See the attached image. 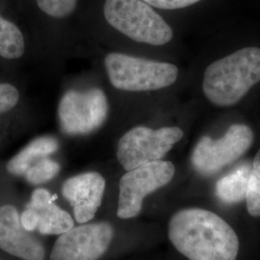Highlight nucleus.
<instances>
[{
    "label": "nucleus",
    "mask_w": 260,
    "mask_h": 260,
    "mask_svg": "<svg viewBox=\"0 0 260 260\" xmlns=\"http://www.w3.org/2000/svg\"><path fill=\"white\" fill-rule=\"evenodd\" d=\"M169 239L189 260H236L239 240L219 215L202 208H185L169 223Z\"/></svg>",
    "instance_id": "f257e3e1"
},
{
    "label": "nucleus",
    "mask_w": 260,
    "mask_h": 260,
    "mask_svg": "<svg viewBox=\"0 0 260 260\" xmlns=\"http://www.w3.org/2000/svg\"><path fill=\"white\" fill-rule=\"evenodd\" d=\"M260 81V48L246 47L215 61L205 70L203 89L210 103L232 106Z\"/></svg>",
    "instance_id": "f03ea898"
},
{
    "label": "nucleus",
    "mask_w": 260,
    "mask_h": 260,
    "mask_svg": "<svg viewBox=\"0 0 260 260\" xmlns=\"http://www.w3.org/2000/svg\"><path fill=\"white\" fill-rule=\"evenodd\" d=\"M103 13L112 27L138 43L163 46L174 36L170 25L144 0H105Z\"/></svg>",
    "instance_id": "7ed1b4c3"
},
{
    "label": "nucleus",
    "mask_w": 260,
    "mask_h": 260,
    "mask_svg": "<svg viewBox=\"0 0 260 260\" xmlns=\"http://www.w3.org/2000/svg\"><path fill=\"white\" fill-rule=\"evenodd\" d=\"M104 66L110 83L125 92L155 91L177 81V66L139 57L112 52L106 55Z\"/></svg>",
    "instance_id": "20e7f679"
},
{
    "label": "nucleus",
    "mask_w": 260,
    "mask_h": 260,
    "mask_svg": "<svg viewBox=\"0 0 260 260\" xmlns=\"http://www.w3.org/2000/svg\"><path fill=\"white\" fill-rule=\"evenodd\" d=\"M183 137V131L177 126L151 129L136 126L121 137L117 148V158L125 171L162 160Z\"/></svg>",
    "instance_id": "39448f33"
},
{
    "label": "nucleus",
    "mask_w": 260,
    "mask_h": 260,
    "mask_svg": "<svg viewBox=\"0 0 260 260\" xmlns=\"http://www.w3.org/2000/svg\"><path fill=\"white\" fill-rule=\"evenodd\" d=\"M108 112L109 103L103 90H70L59 103L58 118L66 134L87 135L103 126Z\"/></svg>",
    "instance_id": "423d86ee"
},
{
    "label": "nucleus",
    "mask_w": 260,
    "mask_h": 260,
    "mask_svg": "<svg viewBox=\"0 0 260 260\" xmlns=\"http://www.w3.org/2000/svg\"><path fill=\"white\" fill-rule=\"evenodd\" d=\"M176 168L170 161L158 160L126 171L119 184L117 214L121 219L139 215L147 196L167 185L175 176Z\"/></svg>",
    "instance_id": "0eeeda50"
},
{
    "label": "nucleus",
    "mask_w": 260,
    "mask_h": 260,
    "mask_svg": "<svg viewBox=\"0 0 260 260\" xmlns=\"http://www.w3.org/2000/svg\"><path fill=\"white\" fill-rule=\"evenodd\" d=\"M253 133L245 124L232 125L219 139L202 137L192 153V165L203 176H211L243 156L251 148Z\"/></svg>",
    "instance_id": "6e6552de"
},
{
    "label": "nucleus",
    "mask_w": 260,
    "mask_h": 260,
    "mask_svg": "<svg viewBox=\"0 0 260 260\" xmlns=\"http://www.w3.org/2000/svg\"><path fill=\"white\" fill-rule=\"evenodd\" d=\"M114 237L110 223H85L58 237L50 260H99L109 249Z\"/></svg>",
    "instance_id": "1a4fd4ad"
},
{
    "label": "nucleus",
    "mask_w": 260,
    "mask_h": 260,
    "mask_svg": "<svg viewBox=\"0 0 260 260\" xmlns=\"http://www.w3.org/2000/svg\"><path fill=\"white\" fill-rule=\"evenodd\" d=\"M106 182L96 172L70 177L62 186V194L73 206L75 221L85 223L93 220L103 204Z\"/></svg>",
    "instance_id": "9d476101"
},
{
    "label": "nucleus",
    "mask_w": 260,
    "mask_h": 260,
    "mask_svg": "<svg viewBox=\"0 0 260 260\" xmlns=\"http://www.w3.org/2000/svg\"><path fill=\"white\" fill-rule=\"evenodd\" d=\"M0 250L22 260H44L46 256L44 245L23 229L13 205L0 206Z\"/></svg>",
    "instance_id": "9b49d317"
},
{
    "label": "nucleus",
    "mask_w": 260,
    "mask_h": 260,
    "mask_svg": "<svg viewBox=\"0 0 260 260\" xmlns=\"http://www.w3.org/2000/svg\"><path fill=\"white\" fill-rule=\"evenodd\" d=\"M58 141L52 136H43L31 141L24 149L7 163L8 173L16 177H23L29 168L42 158L48 157L57 151Z\"/></svg>",
    "instance_id": "f8f14e48"
},
{
    "label": "nucleus",
    "mask_w": 260,
    "mask_h": 260,
    "mask_svg": "<svg viewBox=\"0 0 260 260\" xmlns=\"http://www.w3.org/2000/svg\"><path fill=\"white\" fill-rule=\"evenodd\" d=\"M251 168L249 164H243L218 180L215 194L222 203L233 205L246 200Z\"/></svg>",
    "instance_id": "ddd939ff"
},
{
    "label": "nucleus",
    "mask_w": 260,
    "mask_h": 260,
    "mask_svg": "<svg viewBox=\"0 0 260 260\" xmlns=\"http://www.w3.org/2000/svg\"><path fill=\"white\" fill-rule=\"evenodd\" d=\"M35 211L39 214L37 230L42 234L61 235L75 226L72 216L56 205L54 202Z\"/></svg>",
    "instance_id": "4468645a"
},
{
    "label": "nucleus",
    "mask_w": 260,
    "mask_h": 260,
    "mask_svg": "<svg viewBox=\"0 0 260 260\" xmlns=\"http://www.w3.org/2000/svg\"><path fill=\"white\" fill-rule=\"evenodd\" d=\"M25 41L19 28L0 16V56L19 59L24 54Z\"/></svg>",
    "instance_id": "2eb2a0df"
},
{
    "label": "nucleus",
    "mask_w": 260,
    "mask_h": 260,
    "mask_svg": "<svg viewBox=\"0 0 260 260\" xmlns=\"http://www.w3.org/2000/svg\"><path fill=\"white\" fill-rule=\"evenodd\" d=\"M60 169L61 166L58 162L50 158H42L28 169L23 177L28 183L39 185L53 179L59 174Z\"/></svg>",
    "instance_id": "dca6fc26"
},
{
    "label": "nucleus",
    "mask_w": 260,
    "mask_h": 260,
    "mask_svg": "<svg viewBox=\"0 0 260 260\" xmlns=\"http://www.w3.org/2000/svg\"><path fill=\"white\" fill-rule=\"evenodd\" d=\"M246 203L249 214L260 217V149L251 164Z\"/></svg>",
    "instance_id": "f3484780"
},
{
    "label": "nucleus",
    "mask_w": 260,
    "mask_h": 260,
    "mask_svg": "<svg viewBox=\"0 0 260 260\" xmlns=\"http://www.w3.org/2000/svg\"><path fill=\"white\" fill-rule=\"evenodd\" d=\"M41 11L48 16L63 19L75 11L77 0H36Z\"/></svg>",
    "instance_id": "a211bd4d"
},
{
    "label": "nucleus",
    "mask_w": 260,
    "mask_h": 260,
    "mask_svg": "<svg viewBox=\"0 0 260 260\" xmlns=\"http://www.w3.org/2000/svg\"><path fill=\"white\" fill-rule=\"evenodd\" d=\"M19 101V91L14 85L0 83V114L12 110Z\"/></svg>",
    "instance_id": "6ab92c4d"
},
{
    "label": "nucleus",
    "mask_w": 260,
    "mask_h": 260,
    "mask_svg": "<svg viewBox=\"0 0 260 260\" xmlns=\"http://www.w3.org/2000/svg\"><path fill=\"white\" fill-rule=\"evenodd\" d=\"M54 200H55V197H52L47 190L40 188L32 193L31 200L29 204L26 205V207L32 208L34 210H39L43 206L54 202Z\"/></svg>",
    "instance_id": "aec40b11"
},
{
    "label": "nucleus",
    "mask_w": 260,
    "mask_h": 260,
    "mask_svg": "<svg viewBox=\"0 0 260 260\" xmlns=\"http://www.w3.org/2000/svg\"><path fill=\"white\" fill-rule=\"evenodd\" d=\"M150 6L159 9L175 10L185 8L200 0H144Z\"/></svg>",
    "instance_id": "412c9836"
},
{
    "label": "nucleus",
    "mask_w": 260,
    "mask_h": 260,
    "mask_svg": "<svg viewBox=\"0 0 260 260\" xmlns=\"http://www.w3.org/2000/svg\"><path fill=\"white\" fill-rule=\"evenodd\" d=\"M20 223L25 231L29 233L34 232L38 229L39 214L32 208L26 207V209L19 216Z\"/></svg>",
    "instance_id": "4be33fe9"
}]
</instances>
